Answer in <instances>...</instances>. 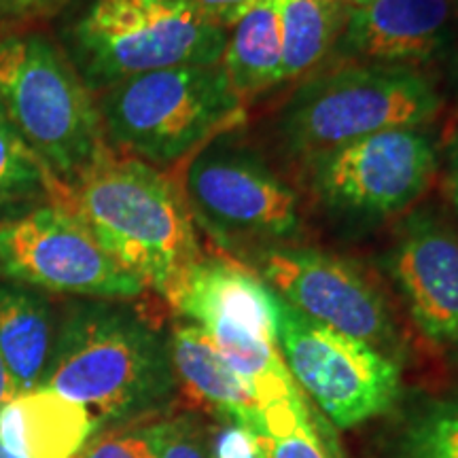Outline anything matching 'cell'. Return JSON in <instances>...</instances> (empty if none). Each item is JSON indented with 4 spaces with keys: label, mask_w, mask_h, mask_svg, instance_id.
<instances>
[{
    "label": "cell",
    "mask_w": 458,
    "mask_h": 458,
    "mask_svg": "<svg viewBox=\"0 0 458 458\" xmlns=\"http://www.w3.org/2000/svg\"><path fill=\"white\" fill-rule=\"evenodd\" d=\"M54 314L41 295L17 284H0V357L17 391L43 385L55 346Z\"/></svg>",
    "instance_id": "ac0fdd59"
},
{
    "label": "cell",
    "mask_w": 458,
    "mask_h": 458,
    "mask_svg": "<svg viewBox=\"0 0 458 458\" xmlns=\"http://www.w3.org/2000/svg\"><path fill=\"white\" fill-rule=\"evenodd\" d=\"M337 3L344 4L346 9H354V7H360V4L371 3V0H337Z\"/></svg>",
    "instance_id": "f546056e"
},
{
    "label": "cell",
    "mask_w": 458,
    "mask_h": 458,
    "mask_svg": "<svg viewBox=\"0 0 458 458\" xmlns=\"http://www.w3.org/2000/svg\"><path fill=\"white\" fill-rule=\"evenodd\" d=\"M168 342L174 377L189 397L232 425L266 435V416L255 394L198 325H176Z\"/></svg>",
    "instance_id": "9a60e30c"
},
{
    "label": "cell",
    "mask_w": 458,
    "mask_h": 458,
    "mask_svg": "<svg viewBox=\"0 0 458 458\" xmlns=\"http://www.w3.org/2000/svg\"><path fill=\"white\" fill-rule=\"evenodd\" d=\"M255 458H329L325 445L314 431V425L300 427L297 431L284 437H267V435H253Z\"/></svg>",
    "instance_id": "cb8c5ba5"
},
{
    "label": "cell",
    "mask_w": 458,
    "mask_h": 458,
    "mask_svg": "<svg viewBox=\"0 0 458 458\" xmlns=\"http://www.w3.org/2000/svg\"><path fill=\"white\" fill-rule=\"evenodd\" d=\"M0 278L105 300H128L145 291L81 219L57 202L0 225Z\"/></svg>",
    "instance_id": "8fae6325"
},
{
    "label": "cell",
    "mask_w": 458,
    "mask_h": 458,
    "mask_svg": "<svg viewBox=\"0 0 458 458\" xmlns=\"http://www.w3.org/2000/svg\"><path fill=\"white\" fill-rule=\"evenodd\" d=\"M176 385L165 342L145 318L113 303L77 306L62 323L43 385L96 422L156 408Z\"/></svg>",
    "instance_id": "3957f363"
},
{
    "label": "cell",
    "mask_w": 458,
    "mask_h": 458,
    "mask_svg": "<svg viewBox=\"0 0 458 458\" xmlns=\"http://www.w3.org/2000/svg\"><path fill=\"white\" fill-rule=\"evenodd\" d=\"M41 191H51L60 199L62 185L26 145L0 105V204L37 196Z\"/></svg>",
    "instance_id": "ffe728a7"
},
{
    "label": "cell",
    "mask_w": 458,
    "mask_h": 458,
    "mask_svg": "<svg viewBox=\"0 0 458 458\" xmlns=\"http://www.w3.org/2000/svg\"><path fill=\"white\" fill-rule=\"evenodd\" d=\"M283 32V83L317 68L337 47L348 9L337 0H276Z\"/></svg>",
    "instance_id": "d6986e66"
},
{
    "label": "cell",
    "mask_w": 458,
    "mask_h": 458,
    "mask_svg": "<svg viewBox=\"0 0 458 458\" xmlns=\"http://www.w3.org/2000/svg\"><path fill=\"white\" fill-rule=\"evenodd\" d=\"M64 3L66 0H0V15L15 17V20L38 17L51 13Z\"/></svg>",
    "instance_id": "4316f807"
},
{
    "label": "cell",
    "mask_w": 458,
    "mask_h": 458,
    "mask_svg": "<svg viewBox=\"0 0 458 458\" xmlns=\"http://www.w3.org/2000/svg\"><path fill=\"white\" fill-rule=\"evenodd\" d=\"M444 191L458 215V128L445 142L444 151Z\"/></svg>",
    "instance_id": "83f0119b"
},
{
    "label": "cell",
    "mask_w": 458,
    "mask_h": 458,
    "mask_svg": "<svg viewBox=\"0 0 458 458\" xmlns=\"http://www.w3.org/2000/svg\"><path fill=\"white\" fill-rule=\"evenodd\" d=\"M221 66L244 105L283 85V32L276 0H261L229 28Z\"/></svg>",
    "instance_id": "e0dca14e"
},
{
    "label": "cell",
    "mask_w": 458,
    "mask_h": 458,
    "mask_svg": "<svg viewBox=\"0 0 458 458\" xmlns=\"http://www.w3.org/2000/svg\"><path fill=\"white\" fill-rule=\"evenodd\" d=\"M57 204L72 210L123 270L168 301L204 257L179 182L136 157L111 153L66 187Z\"/></svg>",
    "instance_id": "6da1fadb"
},
{
    "label": "cell",
    "mask_w": 458,
    "mask_h": 458,
    "mask_svg": "<svg viewBox=\"0 0 458 458\" xmlns=\"http://www.w3.org/2000/svg\"><path fill=\"white\" fill-rule=\"evenodd\" d=\"M74 458H157L156 428H122L88 442Z\"/></svg>",
    "instance_id": "7402d4cb"
},
{
    "label": "cell",
    "mask_w": 458,
    "mask_h": 458,
    "mask_svg": "<svg viewBox=\"0 0 458 458\" xmlns=\"http://www.w3.org/2000/svg\"><path fill=\"white\" fill-rule=\"evenodd\" d=\"M0 458H20V456H15V454H11L9 450H4L3 445H0Z\"/></svg>",
    "instance_id": "4dcf8cb0"
},
{
    "label": "cell",
    "mask_w": 458,
    "mask_h": 458,
    "mask_svg": "<svg viewBox=\"0 0 458 458\" xmlns=\"http://www.w3.org/2000/svg\"><path fill=\"white\" fill-rule=\"evenodd\" d=\"M456 122H458V113H456Z\"/></svg>",
    "instance_id": "1f68e13d"
},
{
    "label": "cell",
    "mask_w": 458,
    "mask_h": 458,
    "mask_svg": "<svg viewBox=\"0 0 458 458\" xmlns=\"http://www.w3.org/2000/svg\"><path fill=\"white\" fill-rule=\"evenodd\" d=\"M442 96L416 66L348 62L303 81L280 108L276 134L291 156L317 153L397 128H427Z\"/></svg>",
    "instance_id": "5b68a950"
},
{
    "label": "cell",
    "mask_w": 458,
    "mask_h": 458,
    "mask_svg": "<svg viewBox=\"0 0 458 458\" xmlns=\"http://www.w3.org/2000/svg\"><path fill=\"white\" fill-rule=\"evenodd\" d=\"M314 196L357 216L411 208L437 176L439 148L427 128H397L303 159Z\"/></svg>",
    "instance_id": "30bf717a"
},
{
    "label": "cell",
    "mask_w": 458,
    "mask_h": 458,
    "mask_svg": "<svg viewBox=\"0 0 458 458\" xmlns=\"http://www.w3.org/2000/svg\"><path fill=\"white\" fill-rule=\"evenodd\" d=\"M276 297L250 267L227 257H202L170 303L198 325L255 394L267 437L312 422L306 397L276 340Z\"/></svg>",
    "instance_id": "7a4b0ae2"
},
{
    "label": "cell",
    "mask_w": 458,
    "mask_h": 458,
    "mask_svg": "<svg viewBox=\"0 0 458 458\" xmlns=\"http://www.w3.org/2000/svg\"><path fill=\"white\" fill-rule=\"evenodd\" d=\"M403 450L408 458H458V397L431 401L416 411Z\"/></svg>",
    "instance_id": "44dd1931"
},
{
    "label": "cell",
    "mask_w": 458,
    "mask_h": 458,
    "mask_svg": "<svg viewBox=\"0 0 458 458\" xmlns=\"http://www.w3.org/2000/svg\"><path fill=\"white\" fill-rule=\"evenodd\" d=\"M17 393L20 391H17L13 377H11L7 365H4L3 357H0V410H3V405L9 403Z\"/></svg>",
    "instance_id": "f1b7e54d"
},
{
    "label": "cell",
    "mask_w": 458,
    "mask_h": 458,
    "mask_svg": "<svg viewBox=\"0 0 458 458\" xmlns=\"http://www.w3.org/2000/svg\"><path fill=\"white\" fill-rule=\"evenodd\" d=\"M108 145L151 165H179L206 142L242 125L246 105L221 62L139 74L100 91Z\"/></svg>",
    "instance_id": "277c9868"
},
{
    "label": "cell",
    "mask_w": 458,
    "mask_h": 458,
    "mask_svg": "<svg viewBox=\"0 0 458 458\" xmlns=\"http://www.w3.org/2000/svg\"><path fill=\"white\" fill-rule=\"evenodd\" d=\"M388 272L422 340L458 363L456 229L433 210H414L394 232Z\"/></svg>",
    "instance_id": "4fadbf2b"
},
{
    "label": "cell",
    "mask_w": 458,
    "mask_h": 458,
    "mask_svg": "<svg viewBox=\"0 0 458 458\" xmlns=\"http://www.w3.org/2000/svg\"><path fill=\"white\" fill-rule=\"evenodd\" d=\"M96 428L83 405L47 388L17 393L0 410V445L20 458H74Z\"/></svg>",
    "instance_id": "2e32d148"
},
{
    "label": "cell",
    "mask_w": 458,
    "mask_h": 458,
    "mask_svg": "<svg viewBox=\"0 0 458 458\" xmlns=\"http://www.w3.org/2000/svg\"><path fill=\"white\" fill-rule=\"evenodd\" d=\"M236 130L191 153L174 181L196 227L225 250L283 246L301 229L300 193Z\"/></svg>",
    "instance_id": "52a82bcc"
},
{
    "label": "cell",
    "mask_w": 458,
    "mask_h": 458,
    "mask_svg": "<svg viewBox=\"0 0 458 458\" xmlns=\"http://www.w3.org/2000/svg\"><path fill=\"white\" fill-rule=\"evenodd\" d=\"M227 30L179 0H91L74 21V71L89 89L105 91L139 74L216 64Z\"/></svg>",
    "instance_id": "ba28073f"
},
{
    "label": "cell",
    "mask_w": 458,
    "mask_h": 458,
    "mask_svg": "<svg viewBox=\"0 0 458 458\" xmlns=\"http://www.w3.org/2000/svg\"><path fill=\"white\" fill-rule=\"evenodd\" d=\"M210 454L213 458H255L253 437L246 428L227 422L216 431L210 444Z\"/></svg>",
    "instance_id": "484cf974"
},
{
    "label": "cell",
    "mask_w": 458,
    "mask_h": 458,
    "mask_svg": "<svg viewBox=\"0 0 458 458\" xmlns=\"http://www.w3.org/2000/svg\"><path fill=\"white\" fill-rule=\"evenodd\" d=\"M0 105L62 191L113 153L89 88L43 34L0 38Z\"/></svg>",
    "instance_id": "8992f818"
},
{
    "label": "cell",
    "mask_w": 458,
    "mask_h": 458,
    "mask_svg": "<svg viewBox=\"0 0 458 458\" xmlns=\"http://www.w3.org/2000/svg\"><path fill=\"white\" fill-rule=\"evenodd\" d=\"M456 0H371L348 9L337 41L344 57L416 66L445 47Z\"/></svg>",
    "instance_id": "5bb4252c"
},
{
    "label": "cell",
    "mask_w": 458,
    "mask_h": 458,
    "mask_svg": "<svg viewBox=\"0 0 458 458\" xmlns=\"http://www.w3.org/2000/svg\"><path fill=\"white\" fill-rule=\"evenodd\" d=\"M250 266L295 310L394 359L397 329L385 295L351 261L283 244L250 253Z\"/></svg>",
    "instance_id": "7c38bea8"
},
{
    "label": "cell",
    "mask_w": 458,
    "mask_h": 458,
    "mask_svg": "<svg viewBox=\"0 0 458 458\" xmlns=\"http://www.w3.org/2000/svg\"><path fill=\"white\" fill-rule=\"evenodd\" d=\"M274 297L276 340L286 368L335 427H359L393 408L401 393L397 360Z\"/></svg>",
    "instance_id": "9c48e42d"
},
{
    "label": "cell",
    "mask_w": 458,
    "mask_h": 458,
    "mask_svg": "<svg viewBox=\"0 0 458 458\" xmlns=\"http://www.w3.org/2000/svg\"><path fill=\"white\" fill-rule=\"evenodd\" d=\"M213 24L229 30L250 7L261 0H179Z\"/></svg>",
    "instance_id": "d4e9b609"
},
{
    "label": "cell",
    "mask_w": 458,
    "mask_h": 458,
    "mask_svg": "<svg viewBox=\"0 0 458 458\" xmlns=\"http://www.w3.org/2000/svg\"><path fill=\"white\" fill-rule=\"evenodd\" d=\"M157 458H213L210 442L191 416H181L153 425Z\"/></svg>",
    "instance_id": "603a6c76"
}]
</instances>
